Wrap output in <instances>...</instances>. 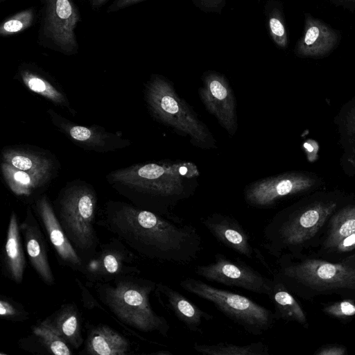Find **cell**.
<instances>
[{"label":"cell","instance_id":"obj_18","mask_svg":"<svg viewBox=\"0 0 355 355\" xmlns=\"http://www.w3.org/2000/svg\"><path fill=\"white\" fill-rule=\"evenodd\" d=\"M154 293L160 305L172 312L190 331L202 334L200 327L203 322L214 318L213 315L201 309L168 285L157 282Z\"/></svg>","mask_w":355,"mask_h":355},{"label":"cell","instance_id":"obj_35","mask_svg":"<svg viewBox=\"0 0 355 355\" xmlns=\"http://www.w3.org/2000/svg\"><path fill=\"white\" fill-rule=\"evenodd\" d=\"M338 252H349L355 248V232L342 239L335 247Z\"/></svg>","mask_w":355,"mask_h":355},{"label":"cell","instance_id":"obj_13","mask_svg":"<svg viewBox=\"0 0 355 355\" xmlns=\"http://www.w3.org/2000/svg\"><path fill=\"white\" fill-rule=\"evenodd\" d=\"M53 125L78 146L87 150L107 153L124 148L130 141L121 134L107 131L99 125L85 126L70 121L52 109L47 110Z\"/></svg>","mask_w":355,"mask_h":355},{"label":"cell","instance_id":"obj_5","mask_svg":"<svg viewBox=\"0 0 355 355\" xmlns=\"http://www.w3.org/2000/svg\"><path fill=\"white\" fill-rule=\"evenodd\" d=\"M144 99L157 121L188 137L194 146L204 150L216 148V141L209 128L168 80L152 76L145 86Z\"/></svg>","mask_w":355,"mask_h":355},{"label":"cell","instance_id":"obj_4","mask_svg":"<svg viewBox=\"0 0 355 355\" xmlns=\"http://www.w3.org/2000/svg\"><path fill=\"white\" fill-rule=\"evenodd\" d=\"M53 207L63 230L84 263L97 251V195L92 185L81 180L67 183Z\"/></svg>","mask_w":355,"mask_h":355},{"label":"cell","instance_id":"obj_32","mask_svg":"<svg viewBox=\"0 0 355 355\" xmlns=\"http://www.w3.org/2000/svg\"><path fill=\"white\" fill-rule=\"evenodd\" d=\"M324 311L335 317H347L355 315V304L345 300L327 306Z\"/></svg>","mask_w":355,"mask_h":355},{"label":"cell","instance_id":"obj_26","mask_svg":"<svg viewBox=\"0 0 355 355\" xmlns=\"http://www.w3.org/2000/svg\"><path fill=\"white\" fill-rule=\"evenodd\" d=\"M268 297L273 303L277 313L285 320L306 323V315L294 297L287 291L280 278L276 275L271 283Z\"/></svg>","mask_w":355,"mask_h":355},{"label":"cell","instance_id":"obj_14","mask_svg":"<svg viewBox=\"0 0 355 355\" xmlns=\"http://www.w3.org/2000/svg\"><path fill=\"white\" fill-rule=\"evenodd\" d=\"M31 207L60 264L83 275L85 263L63 230L48 196L41 194Z\"/></svg>","mask_w":355,"mask_h":355},{"label":"cell","instance_id":"obj_1","mask_svg":"<svg viewBox=\"0 0 355 355\" xmlns=\"http://www.w3.org/2000/svg\"><path fill=\"white\" fill-rule=\"evenodd\" d=\"M96 224L151 261L187 265L202 249V237L193 225L123 201H107Z\"/></svg>","mask_w":355,"mask_h":355},{"label":"cell","instance_id":"obj_39","mask_svg":"<svg viewBox=\"0 0 355 355\" xmlns=\"http://www.w3.org/2000/svg\"><path fill=\"white\" fill-rule=\"evenodd\" d=\"M349 1H354V2H355V0H349Z\"/></svg>","mask_w":355,"mask_h":355},{"label":"cell","instance_id":"obj_7","mask_svg":"<svg viewBox=\"0 0 355 355\" xmlns=\"http://www.w3.org/2000/svg\"><path fill=\"white\" fill-rule=\"evenodd\" d=\"M336 207L334 202H318L291 214H280L266 225L263 246L277 256L286 248L303 244L312 238Z\"/></svg>","mask_w":355,"mask_h":355},{"label":"cell","instance_id":"obj_22","mask_svg":"<svg viewBox=\"0 0 355 355\" xmlns=\"http://www.w3.org/2000/svg\"><path fill=\"white\" fill-rule=\"evenodd\" d=\"M17 74L19 79L29 90L55 105L67 110L71 114H76V111L60 86L45 72L33 65L23 64L19 68Z\"/></svg>","mask_w":355,"mask_h":355},{"label":"cell","instance_id":"obj_11","mask_svg":"<svg viewBox=\"0 0 355 355\" xmlns=\"http://www.w3.org/2000/svg\"><path fill=\"white\" fill-rule=\"evenodd\" d=\"M195 273L211 282L238 287L260 295H268L271 288L272 279L246 263L229 259L221 253L215 254L213 262L197 266Z\"/></svg>","mask_w":355,"mask_h":355},{"label":"cell","instance_id":"obj_23","mask_svg":"<svg viewBox=\"0 0 355 355\" xmlns=\"http://www.w3.org/2000/svg\"><path fill=\"white\" fill-rule=\"evenodd\" d=\"M40 322L64 339L73 349H79L84 343L81 315L73 302L62 304Z\"/></svg>","mask_w":355,"mask_h":355},{"label":"cell","instance_id":"obj_15","mask_svg":"<svg viewBox=\"0 0 355 355\" xmlns=\"http://www.w3.org/2000/svg\"><path fill=\"white\" fill-rule=\"evenodd\" d=\"M198 94L206 110L233 136L238 128L236 102L227 80L218 74H209L205 77Z\"/></svg>","mask_w":355,"mask_h":355},{"label":"cell","instance_id":"obj_27","mask_svg":"<svg viewBox=\"0 0 355 355\" xmlns=\"http://www.w3.org/2000/svg\"><path fill=\"white\" fill-rule=\"evenodd\" d=\"M33 342V352L39 349V354L71 355V347L67 343L41 322L31 327V335L26 338Z\"/></svg>","mask_w":355,"mask_h":355},{"label":"cell","instance_id":"obj_20","mask_svg":"<svg viewBox=\"0 0 355 355\" xmlns=\"http://www.w3.org/2000/svg\"><path fill=\"white\" fill-rule=\"evenodd\" d=\"M1 161L13 167L31 173L55 175L59 162L49 151L31 146L4 147L1 152Z\"/></svg>","mask_w":355,"mask_h":355},{"label":"cell","instance_id":"obj_25","mask_svg":"<svg viewBox=\"0 0 355 355\" xmlns=\"http://www.w3.org/2000/svg\"><path fill=\"white\" fill-rule=\"evenodd\" d=\"M0 166L8 187L17 197L21 198H28L34 196L55 176L52 173L24 171L1 161Z\"/></svg>","mask_w":355,"mask_h":355},{"label":"cell","instance_id":"obj_10","mask_svg":"<svg viewBox=\"0 0 355 355\" xmlns=\"http://www.w3.org/2000/svg\"><path fill=\"white\" fill-rule=\"evenodd\" d=\"M135 253L119 239L101 243L96 252L85 262L83 276L85 285L110 282L116 277L140 275Z\"/></svg>","mask_w":355,"mask_h":355},{"label":"cell","instance_id":"obj_24","mask_svg":"<svg viewBox=\"0 0 355 355\" xmlns=\"http://www.w3.org/2000/svg\"><path fill=\"white\" fill-rule=\"evenodd\" d=\"M337 40V34L331 28L319 19L308 16L297 51L306 57L322 56L335 46Z\"/></svg>","mask_w":355,"mask_h":355},{"label":"cell","instance_id":"obj_36","mask_svg":"<svg viewBox=\"0 0 355 355\" xmlns=\"http://www.w3.org/2000/svg\"><path fill=\"white\" fill-rule=\"evenodd\" d=\"M345 349L338 346H331L323 348L316 353L318 355H343Z\"/></svg>","mask_w":355,"mask_h":355},{"label":"cell","instance_id":"obj_29","mask_svg":"<svg viewBox=\"0 0 355 355\" xmlns=\"http://www.w3.org/2000/svg\"><path fill=\"white\" fill-rule=\"evenodd\" d=\"M355 232V205L337 213L331 223L329 236L324 242L327 248H335L345 237Z\"/></svg>","mask_w":355,"mask_h":355},{"label":"cell","instance_id":"obj_19","mask_svg":"<svg viewBox=\"0 0 355 355\" xmlns=\"http://www.w3.org/2000/svg\"><path fill=\"white\" fill-rule=\"evenodd\" d=\"M17 214H10L1 255L3 275L15 284L23 282L26 268L25 249Z\"/></svg>","mask_w":355,"mask_h":355},{"label":"cell","instance_id":"obj_21","mask_svg":"<svg viewBox=\"0 0 355 355\" xmlns=\"http://www.w3.org/2000/svg\"><path fill=\"white\" fill-rule=\"evenodd\" d=\"M84 351L89 355H127L130 343L123 335L104 324H86Z\"/></svg>","mask_w":355,"mask_h":355},{"label":"cell","instance_id":"obj_9","mask_svg":"<svg viewBox=\"0 0 355 355\" xmlns=\"http://www.w3.org/2000/svg\"><path fill=\"white\" fill-rule=\"evenodd\" d=\"M79 20L73 0H43L40 33L44 45L64 55L77 53L75 29Z\"/></svg>","mask_w":355,"mask_h":355},{"label":"cell","instance_id":"obj_34","mask_svg":"<svg viewBox=\"0 0 355 355\" xmlns=\"http://www.w3.org/2000/svg\"><path fill=\"white\" fill-rule=\"evenodd\" d=\"M269 24L270 31L276 42L281 46H285L286 44V35L282 21L276 17H272L270 19Z\"/></svg>","mask_w":355,"mask_h":355},{"label":"cell","instance_id":"obj_28","mask_svg":"<svg viewBox=\"0 0 355 355\" xmlns=\"http://www.w3.org/2000/svg\"><path fill=\"white\" fill-rule=\"evenodd\" d=\"M195 351L205 355H268L269 349L262 342L245 345H237L226 342L215 344H200L195 343Z\"/></svg>","mask_w":355,"mask_h":355},{"label":"cell","instance_id":"obj_3","mask_svg":"<svg viewBox=\"0 0 355 355\" xmlns=\"http://www.w3.org/2000/svg\"><path fill=\"white\" fill-rule=\"evenodd\" d=\"M139 275L121 276L108 282L96 283L91 288L100 302L122 324L166 337L170 325L164 316L155 311L150 302L157 282Z\"/></svg>","mask_w":355,"mask_h":355},{"label":"cell","instance_id":"obj_38","mask_svg":"<svg viewBox=\"0 0 355 355\" xmlns=\"http://www.w3.org/2000/svg\"><path fill=\"white\" fill-rule=\"evenodd\" d=\"M107 0H92V2L94 6H99L104 3Z\"/></svg>","mask_w":355,"mask_h":355},{"label":"cell","instance_id":"obj_2","mask_svg":"<svg viewBox=\"0 0 355 355\" xmlns=\"http://www.w3.org/2000/svg\"><path fill=\"white\" fill-rule=\"evenodd\" d=\"M198 166L188 161L138 163L109 173V184L131 204L169 218L173 208L198 187Z\"/></svg>","mask_w":355,"mask_h":355},{"label":"cell","instance_id":"obj_33","mask_svg":"<svg viewBox=\"0 0 355 355\" xmlns=\"http://www.w3.org/2000/svg\"><path fill=\"white\" fill-rule=\"evenodd\" d=\"M75 281L80 292L81 300L83 306L88 310H92L94 309H102L104 310V309L101 306L98 302L89 292L88 286H85V284H84L77 277L75 278Z\"/></svg>","mask_w":355,"mask_h":355},{"label":"cell","instance_id":"obj_37","mask_svg":"<svg viewBox=\"0 0 355 355\" xmlns=\"http://www.w3.org/2000/svg\"><path fill=\"white\" fill-rule=\"evenodd\" d=\"M143 0H117L114 6L117 9L123 8L130 6Z\"/></svg>","mask_w":355,"mask_h":355},{"label":"cell","instance_id":"obj_30","mask_svg":"<svg viewBox=\"0 0 355 355\" xmlns=\"http://www.w3.org/2000/svg\"><path fill=\"white\" fill-rule=\"evenodd\" d=\"M35 18L34 8L21 10L3 21L0 26V35L8 36L19 33L29 28L33 24Z\"/></svg>","mask_w":355,"mask_h":355},{"label":"cell","instance_id":"obj_17","mask_svg":"<svg viewBox=\"0 0 355 355\" xmlns=\"http://www.w3.org/2000/svg\"><path fill=\"white\" fill-rule=\"evenodd\" d=\"M28 206L20 223L25 252L29 263L39 278L47 286L55 284V277L48 258L47 245L41 225Z\"/></svg>","mask_w":355,"mask_h":355},{"label":"cell","instance_id":"obj_12","mask_svg":"<svg viewBox=\"0 0 355 355\" xmlns=\"http://www.w3.org/2000/svg\"><path fill=\"white\" fill-rule=\"evenodd\" d=\"M314 180L297 173H286L258 180L247 185L244 200L250 207L266 209L280 199L311 187Z\"/></svg>","mask_w":355,"mask_h":355},{"label":"cell","instance_id":"obj_6","mask_svg":"<svg viewBox=\"0 0 355 355\" xmlns=\"http://www.w3.org/2000/svg\"><path fill=\"white\" fill-rule=\"evenodd\" d=\"M180 286L184 291L212 303L226 317L250 334L261 335L273 324L274 313L245 296L191 277L181 280Z\"/></svg>","mask_w":355,"mask_h":355},{"label":"cell","instance_id":"obj_8","mask_svg":"<svg viewBox=\"0 0 355 355\" xmlns=\"http://www.w3.org/2000/svg\"><path fill=\"white\" fill-rule=\"evenodd\" d=\"M279 277L318 290L355 289V268L343 263L309 259L302 262L280 261Z\"/></svg>","mask_w":355,"mask_h":355},{"label":"cell","instance_id":"obj_16","mask_svg":"<svg viewBox=\"0 0 355 355\" xmlns=\"http://www.w3.org/2000/svg\"><path fill=\"white\" fill-rule=\"evenodd\" d=\"M201 223L219 243L248 259H263L254 248L250 236L233 216L213 213L201 219Z\"/></svg>","mask_w":355,"mask_h":355},{"label":"cell","instance_id":"obj_31","mask_svg":"<svg viewBox=\"0 0 355 355\" xmlns=\"http://www.w3.org/2000/svg\"><path fill=\"white\" fill-rule=\"evenodd\" d=\"M0 318L12 322H24L30 318L24 306L12 297L0 295Z\"/></svg>","mask_w":355,"mask_h":355}]
</instances>
